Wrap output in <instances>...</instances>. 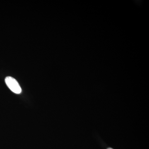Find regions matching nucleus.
Wrapping results in <instances>:
<instances>
[{
  "label": "nucleus",
  "mask_w": 149,
  "mask_h": 149,
  "mask_svg": "<svg viewBox=\"0 0 149 149\" xmlns=\"http://www.w3.org/2000/svg\"><path fill=\"white\" fill-rule=\"evenodd\" d=\"M5 82L8 87L15 94L21 93L22 89L19 84L15 78L11 77H7L5 79Z\"/></svg>",
  "instance_id": "f257e3e1"
},
{
  "label": "nucleus",
  "mask_w": 149,
  "mask_h": 149,
  "mask_svg": "<svg viewBox=\"0 0 149 149\" xmlns=\"http://www.w3.org/2000/svg\"><path fill=\"white\" fill-rule=\"evenodd\" d=\"M107 149H113L112 148H109Z\"/></svg>",
  "instance_id": "f03ea898"
}]
</instances>
